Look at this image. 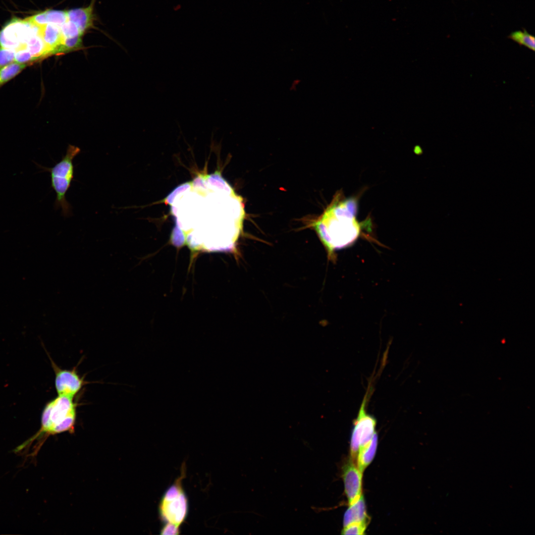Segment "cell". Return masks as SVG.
Segmentation results:
<instances>
[{
	"instance_id": "cell-13",
	"label": "cell",
	"mask_w": 535,
	"mask_h": 535,
	"mask_svg": "<svg viewBox=\"0 0 535 535\" xmlns=\"http://www.w3.org/2000/svg\"><path fill=\"white\" fill-rule=\"evenodd\" d=\"M25 49L31 54L35 60L51 54L40 34L32 37L26 44Z\"/></svg>"
},
{
	"instance_id": "cell-8",
	"label": "cell",
	"mask_w": 535,
	"mask_h": 535,
	"mask_svg": "<svg viewBox=\"0 0 535 535\" xmlns=\"http://www.w3.org/2000/svg\"><path fill=\"white\" fill-rule=\"evenodd\" d=\"M342 478L344 484L345 493L349 505L357 501L362 494V473L350 460L342 467Z\"/></svg>"
},
{
	"instance_id": "cell-10",
	"label": "cell",
	"mask_w": 535,
	"mask_h": 535,
	"mask_svg": "<svg viewBox=\"0 0 535 535\" xmlns=\"http://www.w3.org/2000/svg\"><path fill=\"white\" fill-rule=\"evenodd\" d=\"M370 518L366 512L365 502L363 495L354 503L349 505L343 518V527L355 523H369Z\"/></svg>"
},
{
	"instance_id": "cell-15",
	"label": "cell",
	"mask_w": 535,
	"mask_h": 535,
	"mask_svg": "<svg viewBox=\"0 0 535 535\" xmlns=\"http://www.w3.org/2000/svg\"><path fill=\"white\" fill-rule=\"evenodd\" d=\"M27 65L14 61L0 69V85L6 83L19 73Z\"/></svg>"
},
{
	"instance_id": "cell-22",
	"label": "cell",
	"mask_w": 535,
	"mask_h": 535,
	"mask_svg": "<svg viewBox=\"0 0 535 535\" xmlns=\"http://www.w3.org/2000/svg\"><path fill=\"white\" fill-rule=\"evenodd\" d=\"M27 18L32 23L39 27L43 26L48 24L45 11L38 13Z\"/></svg>"
},
{
	"instance_id": "cell-12",
	"label": "cell",
	"mask_w": 535,
	"mask_h": 535,
	"mask_svg": "<svg viewBox=\"0 0 535 535\" xmlns=\"http://www.w3.org/2000/svg\"><path fill=\"white\" fill-rule=\"evenodd\" d=\"M377 441L378 436L375 432L371 440L359 449L356 462L357 468L361 473H363L373 460L376 453Z\"/></svg>"
},
{
	"instance_id": "cell-11",
	"label": "cell",
	"mask_w": 535,
	"mask_h": 535,
	"mask_svg": "<svg viewBox=\"0 0 535 535\" xmlns=\"http://www.w3.org/2000/svg\"><path fill=\"white\" fill-rule=\"evenodd\" d=\"M40 35L51 54H56L62 41L60 27L48 23L40 27Z\"/></svg>"
},
{
	"instance_id": "cell-19",
	"label": "cell",
	"mask_w": 535,
	"mask_h": 535,
	"mask_svg": "<svg viewBox=\"0 0 535 535\" xmlns=\"http://www.w3.org/2000/svg\"><path fill=\"white\" fill-rule=\"evenodd\" d=\"M368 523H355L351 524L345 527L342 530V535H364L366 529L368 525Z\"/></svg>"
},
{
	"instance_id": "cell-20",
	"label": "cell",
	"mask_w": 535,
	"mask_h": 535,
	"mask_svg": "<svg viewBox=\"0 0 535 535\" xmlns=\"http://www.w3.org/2000/svg\"><path fill=\"white\" fill-rule=\"evenodd\" d=\"M15 51L0 48V68L14 61Z\"/></svg>"
},
{
	"instance_id": "cell-6",
	"label": "cell",
	"mask_w": 535,
	"mask_h": 535,
	"mask_svg": "<svg viewBox=\"0 0 535 535\" xmlns=\"http://www.w3.org/2000/svg\"><path fill=\"white\" fill-rule=\"evenodd\" d=\"M366 402L365 397L354 423L350 442V453L353 460L356 459L359 449L369 442L376 432V420L367 413Z\"/></svg>"
},
{
	"instance_id": "cell-9",
	"label": "cell",
	"mask_w": 535,
	"mask_h": 535,
	"mask_svg": "<svg viewBox=\"0 0 535 535\" xmlns=\"http://www.w3.org/2000/svg\"><path fill=\"white\" fill-rule=\"evenodd\" d=\"M93 4L85 8H78L67 11L68 20L74 23L82 34L90 28L93 23Z\"/></svg>"
},
{
	"instance_id": "cell-3",
	"label": "cell",
	"mask_w": 535,
	"mask_h": 535,
	"mask_svg": "<svg viewBox=\"0 0 535 535\" xmlns=\"http://www.w3.org/2000/svg\"><path fill=\"white\" fill-rule=\"evenodd\" d=\"M184 475L182 471L181 476L166 490L160 501L159 512L164 523L161 535L179 534V527L186 518L188 503L181 483Z\"/></svg>"
},
{
	"instance_id": "cell-1",
	"label": "cell",
	"mask_w": 535,
	"mask_h": 535,
	"mask_svg": "<svg viewBox=\"0 0 535 535\" xmlns=\"http://www.w3.org/2000/svg\"><path fill=\"white\" fill-rule=\"evenodd\" d=\"M356 198L342 199L338 195L315 224V227L330 258L334 252L352 245L361 236L356 219Z\"/></svg>"
},
{
	"instance_id": "cell-17",
	"label": "cell",
	"mask_w": 535,
	"mask_h": 535,
	"mask_svg": "<svg viewBox=\"0 0 535 535\" xmlns=\"http://www.w3.org/2000/svg\"><path fill=\"white\" fill-rule=\"evenodd\" d=\"M45 12L48 24H54L60 27L68 20L67 11L48 10Z\"/></svg>"
},
{
	"instance_id": "cell-2",
	"label": "cell",
	"mask_w": 535,
	"mask_h": 535,
	"mask_svg": "<svg viewBox=\"0 0 535 535\" xmlns=\"http://www.w3.org/2000/svg\"><path fill=\"white\" fill-rule=\"evenodd\" d=\"M73 398L58 395L45 406L41 417L40 430L32 437L15 449L19 452L34 442L30 456H34L50 435L74 431L76 419V404Z\"/></svg>"
},
{
	"instance_id": "cell-16",
	"label": "cell",
	"mask_w": 535,
	"mask_h": 535,
	"mask_svg": "<svg viewBox=\"0 0 535 535\" xmlns=\"http://www.w3.org/2000/svg\"><path fill=\"white\" fill-rule=\"evenodd\" d=\"M82 36L62 39L57 53H63L80 49L82 47Z\"/></svg>"
},
{
	"instance_id": "cell-4",
	"label": "cell",
	"mask_w": 535,
	"mask_h": 535,
	"mask_svg": "<svg viewBox=\"0 0 535 535\" xmlns=\"http://www.w3.org/2000/svg\"><path fill=\"white\" fill-rule=\"evenodd\" d=\"M80 152V148L69 145L65 155L53 167L40 166L44 170L50 172L51 187L56 193L54 207L56 210H61L64 217H70L72 214V206L66 200V194L74 177L73 160Z\"/></svg>"
},
{
	"instance_id": "cell-21",
	"label": "cell",
	"mask_w": 535,
	"mask_h": 535,
	"mask_svg": "<svg viewBox=\"0 0 535 535\" xmlns=\"http://www.w3.org/2000/svg\"><path fill=\"white\" fill-rule=\"evenodd\" d=\"M35 60L31 54L26 49H21L15 52L14 61L20 63H27Z\"/></svg>"
},
{
	"instance_id": "cell-18",
	"label": "cell",
	"mask_w": 535,
	"mask_h": 535,
	"mask_svg": "<svg viewBox=\"0 0 535 535\" xmlns=\"http://www.w3.org/2000/svg\"><path fill=\"white\" fill-rule=\"evenodd\" d=\"M62 39L83 35L77 26L69 20L60 26Z\"/></svg>"
},
{
	"instance_id": "cell-23",
	"label": "cell",
	"mask_w": 535,
	"mask_h": 535,
	"mask_svg": "<svg viewBox=\"0 0 535 535\" xmlns=\"http://www.w3.org/2000/svg\"><path fill=\"white\" fill-rule=\"evenodd\" d=\"M301 81V80L299 79H294L291 84V85H290V88H289V90L291 91H296L297 89V87L299 85Z\"/></svg>"
},
{
	"instance_id": "cell-14",
	"label": "cell",
	"mask_w": 535,
	"mask_h": 535,
	"mask_svg": "<svg viewBox=\"0 0 535 535\" xmlns=\"http://www.w3.org/2000/svg\"><path fill=\"white\" fill-rule=\"evenodd\" d=\"M508 38L520 46H525L534 52L535 50V37L524 28L523 31L517 30L511 33Z\"/></svg>"
},
{
	"instance_id": "cell-5",
	"label": "cell",
	"mask_w": 535,
	"mask_h": 535,
	"mask_svg": "<svg viewBox=\"0 0 535 535\" xmlns=\"http://www.w3.org/2000/svg\"><path fill=\"white\" fill-rule=\"evenodd\" d=\"M40 33V27L32 23L27 18L23 20H12L0 31V48L15 52L25 49L28 40Z\"/></svg>"
},
{
	"instance_id": "cell-7",
	"label": "cell",
	"mask_w": 535,
	"mask_h": 535,
	"mask_svg": "<svg viewBox=\"0 0 535 535\" xmlns=\"http://www.w3.org/2000/svg\"><path fill=\"white\" fill-rule=\"evenodd\" d=\"M49 358L55 374V386L58 395L73 398L85 384L83 378L78 374L76 369H61Z\"/></svg>"
}]
</instances>
